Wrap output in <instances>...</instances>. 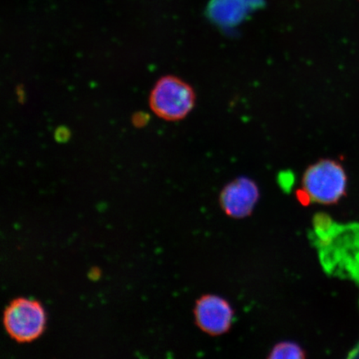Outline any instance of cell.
Segmentation results:
<instances>
[{"label": "cell", "mask_w": 359, "mask_h": 359, "mask_svg": "<svg viewBox=\"0 0 359 359\" xmlns=\"http://www.w3.org/2000/svg\"><path fill=\"white\" fill-rule=\"evenodd\" d=\"M347 183V174L339 161L320 159L305 170L299 195L314 203L335 204L346 194Z\"/></svg>", "instance_id": "obj_1"}, {"label": "cell", "mask_w": 359, "mask_h": 359, "mask_svg": "<svg viewBox=\"0 0 359 359\" xmlns=\"http://www.w3.org/2000/svg\"><path fill=\"white\" fill-rule=\"evenodd\" d=\"M149 102L151 110L160 118L176 122L186 118L194 109L196 95L186 81L168 75L157 81Z\"/></svg>", "instance_id": "obj_2"}, {"label": "cell", "mask_w": 359, "mask_h": 359, "mask_svg": "<svg viewBox=\"0 0 359 359\" xmlns=\"http://www.w3.org/2000/svg\"><path fill=\"white\" fill-rule=\"evenodd\" d=\"M4 325L8 334L17 342H32L43 333L46 314L37 300L15 299L4 311Z\"/></svg>", "instance_id": "obj_3"}, {"label": "cell", "mask_w": 359, "mask_h": 359, "mask_svg": "<svg viewBox=\"0 0 359 359\" xmlns=\"http://www.w3.org/2000/svg\"><path fill=\"white\" fill-rule=\"evenodd\" d=\"M195 318L202 331L210 335H221L231 329L234 311L227 300L221 296L208 294L196 302Z\"/></svg>", "instance_id": "obj_4"}, {"label": "cell", "mask_w": 359, "mask_h": 359, "mask_svg": "<svg viewBox=\"0 0 359 359\" xmlns=\"http://www.w3.org/2000/svg\"><path fill=\"white\" fill-rule=\"evenodd\" d=\"M259 198V190L252 179L241 177L229 182L219 195V204L231 217L245 218L252 213Z\"/></svg>", "instance_id": "obj_5"}, {"label": "cell", "mask_w": 359, "mask_h": 359, "mask_svg": "<svg viewBox=\"0 0 359 359\" xmlns=\"http://www.w3.org/2000/svg\"><path fill=\"white\" fill-rule=\"evenodd\" d=\"M269 358L299 359L304 358V352L299 344L285 341L273 347Z\"/></svg>", "instance_id": "obj_6"}]
</instances>
